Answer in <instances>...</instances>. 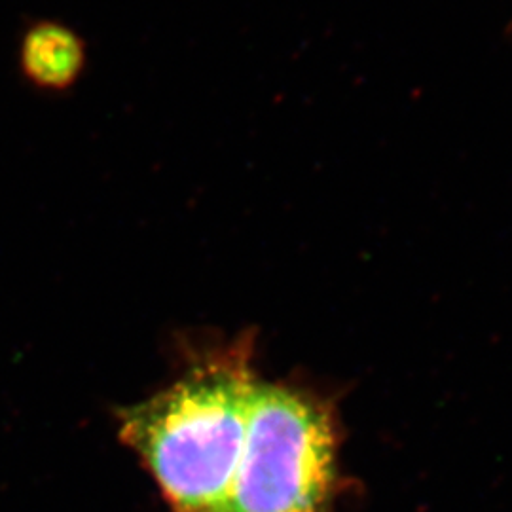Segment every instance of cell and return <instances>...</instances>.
I'll use <instances>...</instances> for the list:
<instances>
[{"label":"cell","mask_w":512,"mask_h":512,"mask_svg":"<svg viewBox=\"0 0 512 512\" xmlns=\"http://www.w3.org/2000/svg\"><path fill=\"white\" fill-rule=\"evenodd\" d=\"M256 382L243 361L200 366L122 418L175 512H219L238 471Z\"/></svg>","instance_id":"obj_1"},{"label":"cell","mask_w":512,"mask_h":512,"mask_svg":"<svg viewBox=\"0 0 512 512\" xmlns=\"http://www.w3.org/2000/svg\"><path fill=\"white\" fill-rule=\"evenodd\" d=\"M334 454L323 404L256 384L238 471L219 512H329Z\"/></svg>","instance_id":"obj_2"},{"label":"cell","mask_w":512,"mask_h":512,"mask_svg":"<svg viewBox=\"0 0 512 512\" xmlns=\"http://www.w3.org/2000/svg\"><path fill=\"white\" fill-rule=\"evenodd\" d=\"M18 63L38 90L67 92L86 73L88 42L65 21L35 19L19 37Z\"/></svg>","instance_id":"obj_3"}]
</instances>
